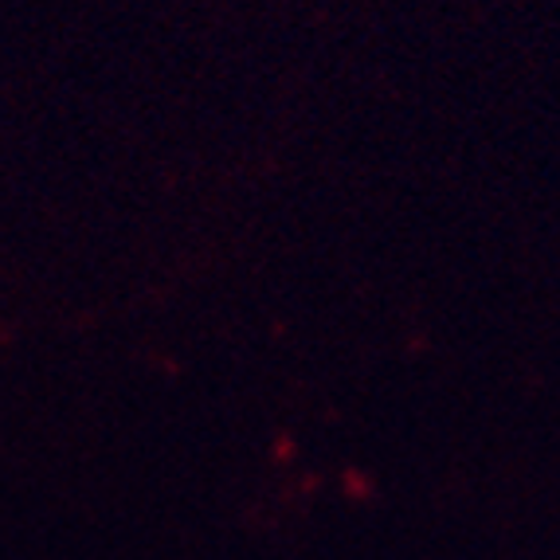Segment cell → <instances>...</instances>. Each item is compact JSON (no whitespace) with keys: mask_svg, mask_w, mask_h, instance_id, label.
Wrapping results in <instances>:
<instances>
[]
</instances>
